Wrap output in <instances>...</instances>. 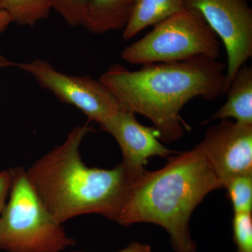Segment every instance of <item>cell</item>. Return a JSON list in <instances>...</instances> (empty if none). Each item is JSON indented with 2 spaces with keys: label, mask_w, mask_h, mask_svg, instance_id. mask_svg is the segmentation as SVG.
<instances>
[{
  "label": "cell",
  "mask_w": 252,
  "mask_h": 252,
  "mask_svg": "<svg viewBox=\"0 0 252 252\" xmlns=\"http://www.w3.org/2000/svg\"><path fill=\"white\" fill-rule=\"evenodd\" d=\"M222 188L201 144L168 158L166 165L145 170L134 182L118 217L119 224L154 223L170 236L176 252H195L189 220L207 194Z\"/></svg>",
  "instance_id": "3957f363"
},
{
  "label": "cell",
  "mask_w": 252,
  "mask_h": 252,
  "mask_svg": "<svg viewBox=\"0 0 252 252\" xmlns=\"http://www.w3.org/2000/svg\"><path fill=\"white\" fill-rule=\"evenodd\" d=\"M200 144L222 188L233 177L252 175V125L223 119Z\"/></svg>",
  "instance_id": "ba28073f"
},
{
  "label": "cell",
  "mask_w": 252,
  "mask_h": 252,
  "mask_svg": "<svg viewBox=\"0 0 252 252\" xmlns=\"http://www.w3.org/2000/svg\"><path fill=\"white\" fill-rule=\"evenodd\" d=\"M185 9L184 0H137L123 39L128 40L149 26H156Z\"/></svg>",
  "instance_id": "7c38bea8"
},
{
  "label": "cell",
  "mask_w": 252,
  "mask_h": 252,
  "mask_svg": "<svg viewBox=\"0 0 252 252\" xmlns=\"http://www.w3.org/2000/svg\"><path fill=\"white\" fill-rule=\"evenodd\" d=\"M92 130L88 123L76 126L62 144L26 170L38 196L62 224L86 215H102L117 222L131 187L140 176L122 162L112 169L87 166L80 148Z\"/></svg>",
  "instance_id": "7a4b0ae2"
},
{
  "label": "cell",
  "mask_w": 252,
  "mask_h": 252,
  "mask_svg": "<svg viewBox=\"0 0 252 252\" xmlns=\"http://www.w3.org/2000/svg\"><path fill=\"white\" fill-rule=\"evenodd\" d=\"M10 186H11V175L9 170L0 171V215L6 205L9 196Z\"/></svg>",
  "instance_id": "e0dca14e"
},
{
  "label": "cell",
  "mask_w": 252,
  "mask_h": 252,
  "mask_svg": "<svg viewBox=\"0 0 252 252\" xmlns=\"http://www.w3.org/2000/svg\"><path fill=\"white\" fill-rule=\"evenodd\" d=\"M225 94L227 100L210 121L234 119L252 125V67L242 66L235 74Z\"/></svg>",
  "instance_id": "8fae6325"
},
{
  "label": "cell",
  "mask_w": 252,
  "mask_h": 252,
  "mask_svg": "<svg viewBox=\"0 0 252 252\" xmlns=\"http://www.w3.org/2000/svg\"><path fill=\"white\" fill-rule=\"evenodd\" d=\"M137 0H90L82 26L93 34L124 30Z\"/></svg>",
  "instance_id": "30bf717a"
},
{
  "label": "cell",
  "mask_w": 252,
  "mask_h": 252,
  "mask_svg": "<svg viewBox=\"0 0 252 252\" xmlns=\"http://www.w3.org/2000/svg\"><path fill=\"white\" fill-rule=\"evenodd\" d=\"M233 231L237 252H252V212L234 213Z\"/></svg>",
  "instance_id": "2e32d148"
},
{
  "label": "cell",
  "mask_w": 252,
  "mask_h": 252,
  "mask_svg": "<svg viewBox=\"0 0 252 252\" xmlns=\"http://www.w3.org/2000/svg\"><path fill=\"white\" fill-rule=\"evenodd\" d=\"M16 67L34 78L60 101L81 111L89 122L101 125L124 109L100 81L89 76L65 74L41 59L17 63Z\"/></svg>",
  "instance_id": "8992f818"
},
{
  "label": "cell",
  "mask_w": 252,
  "mask_h": 252,
  "mask_svg": "<svg viewBox=\"0 0 252 252\" xmlns=\"http://www.w3.org/2000/svg\"><path fill=\"white\" fill-rule=\"evenodd\" d=\"M99 127L115 139L122 150V163L136 175L145 171L144 165L150 158H167L176 154L161 143L154 127L142 125L135 114L125 109L119 111Z\"/></svg>",
  "instance_id": "9c48e42d"
},
{
  "label": "cell",
  "mask_w": 252,
  "mask_h": 252,
  "mask_svg": "<svg viewBox=\"0 0 252 252\" xmlns=\"http://www.w3.org/2000/svg\"><path fill=\"white\" fill-rule=\"evenodd\" d=\"M9 170V196L0 215V251L61 252L75 245L38 196L26 169Z\"/></svg>",
  "instance_id": "277c9868"
},
{
  "label": "cell",
  "mask_w": 252,
  "mask_h": 252,
  "mask_svg": "<svg viewBox=\"0 0 252 252\" xmlns=\"http://www.w3.org/2000/svg\"><path fill=\"white\" fill-rule=\"evenodd\" d=\"M118 252H152V248L147 244L132 242L128 246Z\"/></svg>",
  "instance_id": "ac0fdd59"
},
{
  "label": "cell",
  "mask_w": 252,
  "mask_h": 252,
  "mask_svg": "<svg viewBox=\"0 0 252 252\" xmlns=\"http://www.w3.org/2000/svg\"><path fill=\"white\" fill-rule=\"evenodd\" d=\"M99 80L123 109L147 117L159 140L169 143L190 129L180 115L189 101L197 97L213 101L225 94L226 66L204 56L145 64L136 71L114 64Z\"/></svg>",
  "instance_id": "6da1fadb"
},
{
  "label": "cell",
  "mask_w": 252,
  "mask_h": 252,
  "mask_svg": "<svg viewBox=\"0 0 252 252\" xmlns=\"http://www.w3.org/2000/svg\"><path fill=\"white\" fill-rule=\"evenodd\" d=\"M203 16L227 54L225 94L235 74L252 56V9L248 0H184Z\"/></svg>",
  "instance_id": "52a82bcc"
},
{
  "label": "cell",
  "mask_w": 252,
  "mask_h": 252,
  "mask_svg": "<svg viewBox=\"0 0 252 252\" xmlns=\"http://www.w3.org/2000/svg\"><path fill=\"white\" fill-rule=\"evenodd\" d=\"M82 252V251H74V252Z\"/></svg>",
  "instance_id": "44dd1931"
},
{
  "label": "cell",
  "mask_w": 252,
  "mask_h": 252,
  "mask_svg": "<svg viewBox=\"0 0 252 252\" xmlns=\"http://www.w3.org/2000/svg\"><path fill=\"white\" fill-rule=\"evenodd\" d=\"M16 64L17 63L12 62L11 60L8 59L7 58L0 54V70L4 68L16 67Z\"/></svg>",
  "instance_id": "ffe728a7"
},
{
  "label": "cell",
  "mask_w": 252,
  "mask_h": 252,
  "mask_svg": "<svg viewBox=\"0 0 252 252\" xmlns=\"http://www.w3.org/2000/svg\"><path fill=\"white\" fill-rule=\"evenodd\" d=\"M90 0H51L52 9L71 27L82 26Z\"/></svg>",
  "instance_id": "9a60e30c"
},
{
  "label": "cell",
  "mask_w": 252,
  "mask_h": 252,
  "mask_svg": "<svg viewBox=\"0 0 252 252\" xmlns=\"http://www.w3.org/2000/svg\"><path fill=\"white\" fill-rule=\"evenodd\" d=\"M223 188L227 189L234 213L252 212V175L233 177Z\"/></svg>",
  "instance_id": "5bb4252c"
},
{
  "label": "cell",
  "mask_w": 252,
  "mask_h": 252,
  "mask_svg": "<svg viewBox=\"0 0 252 252\" xmlns=\"http://www.w3.org/2000/svg\"><path fill=\"white\" fill-rule=\"evenodd\" d=\"M12 23L9 15L1 7V0H0V34L6 31L9 25Z\"/></svg>",
  "instance_id": "d6986e66"
},
{
  "label": "cell",
  "mask_w": 252,
  "mask_h": 252,
  "mask_svg": "<svg viewBox=\"0 0 252 252\" xmlns=\"http://www.w3.org/2000/svg\"><path fill=\"white\" fill-rule=\"evenodd\" d=\"M218 38L198 11L185 9L126 46L121 56L126 62L142 65L180 62L199 56L217 59L220 52Z\"/></svg>",
  "instance_id": "5b68a950"
},
{
  "label": "cell",
  "mask_w": 252,
  "mask_h": 252,
  "mask_svg": "<svg viewBox=\"0 0 252 252\" xmlns=\"http://www.w3.org/2000/svg\"><path fill=\"white\" fill-rule=\"evenodd\" d=\"M1 4L12 23L23 26H34L53 10L51 0H1Z\"/></svg>",
  "instance_id": "4fadbf2b"
}]
</instances>
